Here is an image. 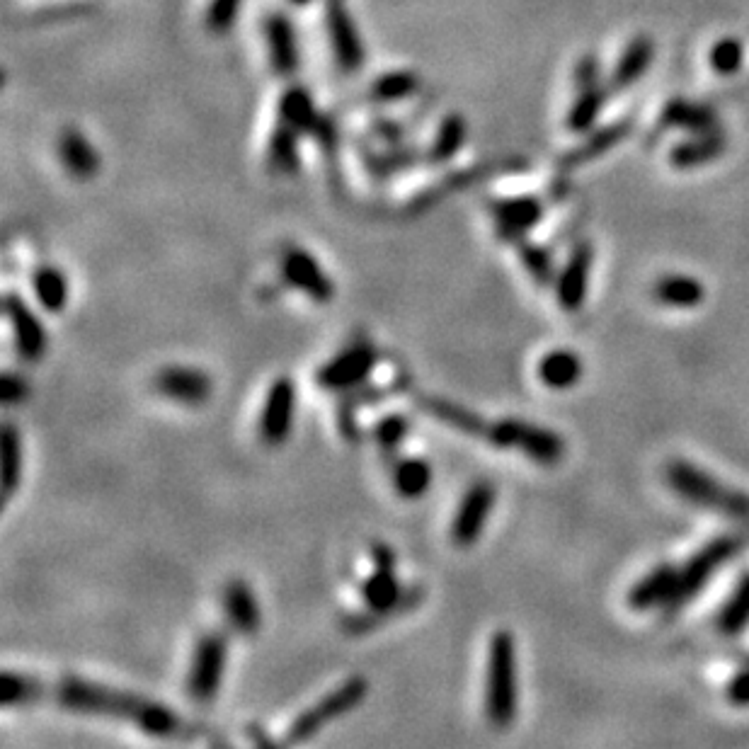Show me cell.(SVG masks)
I'll list each match as a JSON object with an SVG mask.
<instances>
[{
	"label": "cell",
	"mask_w": 749,
	"mask_h": 749,
	"mask_svg": "<svg viewBox=\"0 0 749 749\" xmlns=\"http://www.w3.org/2000/svg\"><path fill=\"white\" fill-rule=\"evenodd\" d=\"M665 122L672 127L694 131V134H713L718 131V119L708 107L691 105V102H672L665 112Z\"/></svg>",
	"instance_id": "cell-38"
},
{
	"label": "cell",
	"mask_w": 749,
	"mask_h": 749,
	"mask_svg": "<svg viewBox=\"0 0 749 749\" xmlns=\"http://www.w3.org/2000/svg\"><path fill=\"white\" fill-rule=\"evenodd\" d=\"M468 139V124L463 122L461 114L451 112L442 117V122L434 129L430 146L425 148V160L430 165H444L459 156V151Z\"/></svg>",
	"instance_id": "cell-28"
},
{
	"label": "cell",
	"mask_w": 749,
	"mask_h": 749,
	"mask_svg": "<svg viewBox=\"0 0 749 749\" xmlns=\"http://www.w3.org/2000/svg\"><path fill=\"white\" fill-rule=\"evenodd\" d=\"M224 616L240 636H255L262 626V609L253 587L245 580H231L224 590Z\"/></svg>",
	"instance_id": "cell-23"
},
{
	"label": "cell",
	"mask_w": 749,
	"mask_h": 749,
	"mask_svg": "<svg viewBox=\"0 0 749 749\" xmlns=\"http://www.w3.org/2000/svg\"><path fill=\"white\" fill-rule=\"evenodd\" d=\"M262 44L272 71L279 78H294L301 66V49L296 27L287 13L282 10L267 13L262 20Z\"/></svg>",
	"instance_id": "cell-13"
},
{
	"label": "cell",
	"mask_w": 749,
	"mask_h": 749,
	"mask_svg": "<svg viewBox=\"0 0 749 749\" xmlns=\"http://www.w3.org/2000/svg\"><path fill=\"white\" fill-rule=\"evenodd\" d=\"M405 386H408V379H405V376H398L396 381L383 383V386L367 381V383H362V386L352 388V391L340 393L335 415H337V427H340V434L345 437V442H350V444L359 442V434H362L359 432V422H357L359 410L369 408V405H379L381 400L405 391Z\"/></svg>",
	"instance_id": "cell-17"
},
{
	"label": "cell",
	"mask_w": 749,
	"mask_h": 749,
	"mask_svg": "<svg viewBox=\"0 0 749 749\" xmlns=\"http://www.w3.org/2000/svg\"><path fill=\"white\" fill-rule=\"evenodd\" d=\"M490 211L495 216V226L500 238L517 243L519 238H526L531 228L541 224L543 202L534 194H517V197H500L490 202Z\"/></svg>",
	"instance_id": "cell-19"
},
{
	"label": "cell",
	"mask_w": 749,
	"mask_h": 749,
	"mask_svg": "<svg viewBox=\"0 0 749 749\" xmlns=\"http://www.w3.org/2000/svg\"><path fill=\"white\" fill-rule=\"evenodd\" d=\"M32 294L47 313H64L71 287L66 274L54 265H39L32 272Z\"/></svg>",
	"instance_id": "cell-31"
},
{
	"label": "cell",
	"mask_w": 749,
	"mask_h": 749,
	"mask_svg": "<svg viewBox=\"0 0 749 749\" xmlns=\"http://www.w3.org/2000/svg\"><path fill=\"white\" fill-rule=\"evenodd\" d=\"M665 478L670 488L689 505L699 510L720 514L733 522L749 524V495L745 490H737L733 485L711 476L708 471L684 459H674L667 463Z\"/></svg>",
	"instance_id": "cell-3"
},
{
	"label": "cell",
	"mask_w": 749,
	"mask_h": 749,
	"mask_svg": "<svg viewBox=\"0 0 749 749\" xmlns=\"http://www.w3.org/2000/svg\"><path fill=\"white\" fill-rule=\"evenodd\" d=\"M725 696L737 708H749V665L745 670L735 672L728 686H725Z\"/></svg>",
	"instance_id": "cell-45"
},
{
	"label": "cell",
	"mask_w": 749,
	"mask_h": 749,
	"mask_svg": "<svg viewBox=\"0 0 749 749\" xmlns=\"http://www.w3.org/2000/svg\"><path fill=\"white\" fill-rule=\"evenodd\" d=\"M240 8H243V0H209L207 8H204V27L214 37L228 34L233 25L238 22Z\"/></svg>",
	"instance_id": "cell-42"
},
{
	"label": "cell",
	"mask_w": 749,
	"mask_h": 749,
	"mask_svg": "<svg viewBox=\"0 0 749 749\" xmlns=\"http://www.w3.org/2000/svg\"><path fill=\"white\" fill-rule=\"evenodd\" d=\"M626 131H628V124H614V127H609V129H599L597 134H592V139L587 141L585 146H580L575 153H570V156L565 158V165H577V163H585V160L602 156L604 151H609L616 141H621L623 136H626Z\"/></svg>",
	"instance_id": "cell-43"
},
{
	"label": "cell",
	"mask_w": 749,
	"mask_h": 749,
	"mask_svg": "<svg viewBox=\"0 0 749 749\" xmlns=\"http://www.w3.org/2000/svg\"><path fill=\"white\" fill-rule=\"evenodd\" d=\"M282 277L291 289L301 291L316 303H328L335 296L333 279L325 274L316 255L303 248H289L282 257Z\"/></svg>",
	"instance_id": "cell-18"
},
{
	"label": "cell",
	"mask_w": 749,
	"mask_h": 749,
	"mask_svg": "<svg viewBox=\"0 0 749 749\" xmlns=\"http://www.w3.org/2000/svg\"><path fill=\"white\" fill-rule=\"evenodd\" d=\"M54 699L61 708L83 716H100L136 725L141 733L160 737V740H180L192 737L194 730L177 713L163 703L112 689V686L88 682V679L64 677L54 686Z\"/></svg>",
	"instance_id": "cell-1"
},
{
	"label": "cell",
	"mask_w": 749,
	"mask_h": 749,
	"mask_svg": "<svg viewBox=\"0 0 749 749\" xmlns=\"http://www.w3.org/2000/svg\"><path fill=\"white\" fill-rule=\"evenodd\" d=\"M592 265H594L592 245L590 243L575 245V250L568 255L565 265L560 267L556 284H553L560 311L577 313L585 308L587 294H590Z\"/></svg>",
	"instance_id": "cell-16"
},
{
	"label": "cell",
	"mask_w": 749,
	"mask_h": 749,
	"mask_svg": "<svg viewBox=\"0 0 749 749\" xmlns=\"http://www.w3.org/2000/svg\"><path fill=\"white\" fill-rule=\"evenodd\" d=\"M410 432H413V422L403 413H388L376 420L371 427V437H374L376 447L386 459H398V451L408 442Z\"/></svg>",
	"instance_id": "cell-36"
},
{
	"label": "cell",
	"mask_w": 749,
	"mask_h": 749,
	"mask_svg": "<svg viewBox=\"0 0 749 749\" xmlns=\"http://www.w3.org/2000/svg\"><path fill=\"white\" fill-rule=\"evenodd\" d=\"M371 573L359 585L364 609L342 616V631L347 636H364L386 621L408 614L425 599L420 585H403L396 573V553L388 543L371 546Z\"/></svg>",
	"instance_id": "cell-2"
},
{
	"label": "cell",
	"mask_w": 749,
	"mask_h": 749,
	"mask_svg": "<svg viewBox=\"0 0 749 749\" xmlns=\"http://www.w3.org/2000/svg\"><path fill=\"white\" fill-rule=\"evenodd\" d=\"M723 151L725 136L720 134V131H713V134H696L691 141L674 148L670 153V163L677 170H691L696 168V165L711 163V160L723 156Z\"/></svg>",
	"instance_id": "cell-32"
},
{
	"label": "cell",
	"mask_w": 749,
	"mask_h": 749,
	"mask_svg": "<svg viewBox=\"0 0 749 749\" xmlns=\"http://www.w3.org/2000/svg\"><path fill=\"white\" fill-rule=\"evenodd\" d=\"M716 626L723 636L730 638L740 636L749 628V570L737 580L730 597L720 606Z\"/></svg>",
	"instance_id": "cell-33"
},
{
	"label": "cell",
	"mask_w": 749,
	"mask_h": 749,
	"mask_svg": "<svg viewBox=\"0 0 749 749\" xmlns=\"http://www.w3.org/2000/svg\"><path fill=\"white\" fill-rule=\"evenodd\" d=\"M497 490L490 480H476L466 488L454 519H451V541L459 548H471L483 536L485 526L490 522V514L495 510Z\"/></svg>",
	"instance_id": "cell-11"
},
{
	"label": "cell",
	"mask_w": 749,
	"mask_h": 749,
	"mask_svg": "<svg viewBox=\"0 0 749 749\" xmlns=\"http://www.w3.org/2000/svg\"><path fill=\"white\" fill-rule=\"evenodd\" d=\"M56 153H59L61 165L73 180L88 182L100 173V156H97L95 146L76 127H66L61 131L59 141H56Z\"/></svg>",
	"instance_id": "cell-20"
},
{
	"label": "cell",
	"mask_w": 749,
	"mask_h": 749,
	"mask_svg": "<svg viewBox=\"0 0 749 749\" xmlns=\"http://www.w3.org/2000/svg\"><path fill=\"white\" fill-rule=\"evenodd\" d=\"M517 253L519 260H522L524 270L529 272V277L534 279L539 287H553L556 284V262H553L551 250L541 243H531V240L519 238L517 243Z\"/></svg>",
	"instance_id": "cell-37"
},
{
	"label": "cell",
	"mask_w": 749,
	"mask_h": 749,
	"mask_svg": "<svg viewBox=\"0 0 749 749\" xmlns=\"http://www.w3.org/2000/svg\"><path fill=\"white\" fill-rule=\"evenodd\" d=\"M369 694V682L364 677H350L340 686H335L330 694L318 699L311 708L299 713L294 723L289 725L287 735H284V745H301V742L313 740L325 725L335 723L347 713H352Z\"/></svg>",
	"instance_id": "cell-6"
},
{
	"label": "cell",
	"mask_w": 749,
	"mask_h": 749,
	"mask_svg": "<svg viewBox=\"0 0 749 749\" xmlns=\"http://www.w3.org/2000/svg\"><path fill=\"white\" fill-rule=\"evenodd\" d=\"M325 34H328L330 51L342 73H357L364 66L367 51L359 34L357 22L345 8V0H325Z\"/></svg>",
	"instance_id": "cell-12"
},
{
	"label": "cell",
	"mask_w": 749,
	"mask_h": 749,
	"mask_svg": "<svg viewBox=\"0 0 749 749\" xmlns=\"http://www.w3.org/2000/svg\"><path fill=\"white\" fill-rule=\"evenodd\" d=\"M415 403H417V408L425 410V413H430L434 420H439L442 425L451 427V430L468 434V437L480 439V442H485V439H488L490 422L485 420L483 415L473 413V410H468V408H463V405L454 403V400L437 398V396H420L415 400Z\"/></svg>",
	"instance_id": "cell-22"
},
{
	"label": "cell",
	"mask_w": 749,
	"mask_h": 749,
	"mask_svg": "<svg viewBox=\"0 0 749 749\" xmlns=\"http://www.w3.org/2000/svg\"><path fill=\"white\" fill-rule=\"evenodd\" d=\"M420 90V76L408 68H393V71L381 73L374 83L369 85L367 97L374 105H396V102L410 100Z\"/></svg>",
	"instance_id": "cell-30"
},
{
	"label": "cell",
	"mask_w": 749,
	"mask_h": 749,
	"mask_svg": "<svg viewBox=\"0 0 749 749\" xmlns=\"http://www.w3.org/2000/svg\"><path fill=\"white\" fill-rule=\"evenodd\" d=\"M536 376H539L541 386L551 388V391H570L585 376V364H582L580 354L573 350H551L536 364Z\"/></svg>",
	"instance_id": "cell-26"
},
{
	"label": "cell",
	"mask_w": 749,
	"mask_h": 749,
	"mask_svg": "<svg viewBox=\"0 0 749 749\" xmlns=\"http://www.w3.org/2000/svg\"><path fill=\"white\" fill-rule=\"evenodd\" d=\"M296 403H299V391H296L294 379L279 376L270 383L260 410V422H257L262 444L272 449L287 444L291 432H294Z\"/></svg>",
	"instance_id": "cell-10"
},
{
	"label": "cell",
	"mask_w": 749,
	"mask_h": 749,
	"mask_svg": "<svg viewBox=\"0 0 749 749\" xmlns=\"http://www.w3.org/2000/svg\"><path fill=\"white\" fill-rule=\"evenodd\" d=\"M679 568L672 563H662L650 570L648 575L640 577L636 585L628 592V606L633 611H650L657 606H665L672 602L674 590H677Z\"/></svg>",
	"instance_id": "cell-21"
},
{
	"label": "cell",
	"mask_w": 749,
	"mask_h": 749,
	"mask_svg": "<svg viewBox=\"0 0 749 749\" xmlns=\"http://www.w3.org/2000/svg\"><path fill=\"white\" fill-rule=\"evenodd\" d=\"M0 456H3V502H10L22 483V437L13 422L3 425Z\"/></svg>",
	"instance_id": "cell-35"
},
{
	"label": "cell",
	"mask_w": 749,
	"mask_h": 749,
	"mask_svg": "<svg viewBox=\"0 0 749 749\" xmlns=\"http://www.w3.org/2000/svg\"><path fill=\"white\" fill-rule=\"evenodd\" d=\"M485 444L495 449L519 451L529 461L546 468L558 466L565 456V439L558 432L534 425V422L519 420V417H505V420L490 422Z\"/></svg>",
	"instance_id": "cell-5"
},
{
	"label": "cell",
	"mask_w": 749,
	"mask_h": 749,
	"mask_svg": "<svg viewBox=\"0 0 749 749\" xmlns=\"http://www.w3.org/2000/svg\"><path fill=\"white\" fill-rule=\"evenodd\" d=\"M650 294L660 306L674 308V311H691V308H699L706 299V287L701 279L691 277V274L672 272L655 279Z\"/></svg>",
	"instance_id": "cell-25"
},
{
	"label": "cell",
	"mask_w": 749,
	"mask_h": 749,
	"mask_svg": "<svg viewBox=\"0 0 749 749\" xmlns=\"http://www.w3.org/2000/svg\"><path fill=\"white\" fill-rule=\"evenodd\" d=\"M42 694L44 684L37 682L34 677L17 672H3V679H0V706L3 708L27 706V703H34Z\"/></svg>",
	"instance_id": "cell-39"
},
{
	"label": "cell",
	"mask_w": 749,
	"mask_h": 749,
	"mask_svg": "<svg viewBox=\"0 0 749 749\" xmlns=\"http://www.w3.org/2000/svg\"><path fill=\"white\" fill-rule=\"evenodd\" d=\"M287 3L291 5V8H308L311 3H316V0H287Z\"/></svg>",
	"instance_id": "cell-46"
},
{
	"label": "cell",
	"mask_w": 749,
	"mask_h": 749,
	"mask_svg": "<svg viewBox=\"0 0 749 749\" xmlns=\"http://www.w3.org/2000/svg\"><path fill=\"white\" fill-rule=\"evenodd\" d=\"M228 660V638L219 631L204 633L194 645L190 660V672H187V694L192 701L207 703L216 701L221 684H224Z\"/></svg>",
	"instance_id": "cell-8"
},
{
	"label": "cell",
	"mask_w": 749,
	"mask_h": 749,
	"mask_svg": "<svg viewBox=\"0 0 749 749\" xmlns=\"http://www.w3.org/2000/svg\"><path fill=\"white\" fill-rule=\"evenodd\" d=\"M485 718L497 730H507L517 718V645L510 631H497L488 645L485 665Z\"/></svg>",
	"instance_id": "cell-4"
},
{
	"label": "cell",
	"mask_w": 749,
	"mask_h": 749,
	"mask_svg": "<svg viewBox=\"0 0 749 749\" xmlns=\"http://www.w3.org/2000/svg\"><path fill=\"white\" fill-rule=\"evenodd\" d=\"M708 61H711L713 73H718V76H735L742 68V61H745V47H742L740 39L723 37L711 47Z\"/></svg>",
	"instance_id": "cell-41"
},
{
	"label": "cell",
	"mask_w": 749,
	"mask_h": 749,
	"mask_svg": "<svg viewBox=\"0 0 749 749\" xmlns=\"http://www.w3.org/2000/svg\"><path fill=\"white\" fill-rule=\"evenodd\" d=\"M30 393V386L27 381L22 379L20 374H13V371H5L3 374V388H0V398H3L5 405H17L27 398Z\"/></svg>",
	"instance_id": "cell-44"
},
{
	"label": "cell",
	"mask_w": 749,
	"mask_h": 749,
	"mask_svg": "<svg viewBox=\"0 0 749 749\" xmlns=\"http://www.w3.org/2000/svg\"><path fill=\"white\" fill-rule=\"evenodd\" d=\"M301 131L289 127L287 122H274V129L270 131V139L265 146V160L267 170L279 177H291L299 173L301 165Z\"/></svg>",
	"instance_id": "cell-24"
},
{
	"label": "cell",
	"mask_w": 749,
	"mask_h": 749,
	"mask_svg": "<svg viewBox=\"0 0 749 749\" xmlns=\"http://www.w3.org/2000/svg\"><path fill=\"white\" fill-rule=\"evenodd\" d=\"M153 388L158 396L185 408H202L214 393V381L204 369L197 367H163L153 376Z\"/></svg>",
	"instance_id": "cell-15"
},
{
	"label": "cell",
	"mask_w": 749,
	"mask_h": 749,
	"mask_svg": "<svg viewBox=\"0 0 749 749\" xmlns=\"http://www.w3.org/2000/svg\"><path fill=\"white\" fill-rule=\"evenodd\" d=\"M655 56V44L650 37H636L628 44L626 51L621 54L619 64L614 68V76H611V88H626V85L636 83V80L648 71V66L653 64Z\"/></svg>",
	"instance_id": "cell-34"
},
{
	"label": "cell",
	"mask_w": 749,
	"mask_h": 749,
	"mask_svg": "<svg viewBox=\"0 0 749 749\" xmlns=\"http://www.w3.org/2000/svg\"><path fill=\"white\" fill-rule=\"evenodd\" d=\"M737 551H740V539L737 536H718V539L708 541L701 551H696L679 568L677 590H674L672 602L667 604V611L674 614V611L684 609L686 604L694 602L703 592V587L713 580V575L735 558Z\"/></svg>",
	"instance_id": "cell-7"
},
{
	"label": "cell",
	"mask_w": 749,
	"mask_h": 749,
	"mask_svg": "<svg viewBox=\"0 0 749 749\" xmlns=\"http://www.w3.org/2000/svg\"><path fill=\"white\" fill-rule=\"evenodd\" d=\"M379 350L369 342H359V345L347 347L340 354H335L330 362L316 371L318 388L328 393H347L352 388L362 386L371 379L374 369L379 367Z\"/></svg>",
	"instance_id": "cell-9"
},
{
	"label": "cell",
	"mask_w": 749,
	"mask_h": 749,
	"mask_svg": "<svg viewBox=\"0 0 749 749\" xmlns=\"http://www.w3.org/2000/svg\"><path fill=\"white\" fill-rule=\"evenodd\" d=\"M393 488L403 500H420L432 488V463L422 456L393 459Z\"/></svg>",
	"instance_id": "cell-29"
},
{
	"label": "cell",
	"mask_w": 749,
	"mask_h": 749,
	"mask_svg": "<svg viewBox=\"0 0 749 749\" xmlns=\"http://www.w3.org/2000/svg\"><path fill=\"white\" fill-rule=\"evenodd\" d=\"M274 110H277L279 122H287L289 127L299 129L301 134H306V131L313 134L320 124V114L316 100H313V93L299 83H291L289 88L277 97Z\"/></svg>",
	"instance_id": "cell-27"
},
{
	"label": "cell",
	"mask_w": 749,
	"mask_h": 749,
	"mask_svg": "<svg viewBox=\"0 0 749 749\" xmlns=\"http://www.w3.org/2000/svg\"><path fill=\"white\" fill-rule=\"evenodd\" d=\"M5 318H8L10 330L15 337V350L25 362H39L47 354L49 335L42 320L32 311L30 303L22 299L15 291H8L3 299Z\"/></svg>",
	"instance_id": "cell-14"
},
{
	"label": "cell",
	"mask_w": 749,
	"mask_h": 749,
	"mask_svg": "<svg viewBox=\"0 0 749 749\" xmlns=\"http://www.w3.org/2000/svg\"><path fill=\"white\" fill-rule=\"evenodd\" d=\"M602 105H604V90L599 88V83L580 88L577 100L573 102V107H570V114H568L570 131H575V134L590 131L592 124L597 122Z\"/></svg>",
	"instance_id": "cell-40"
}]
</instances>
